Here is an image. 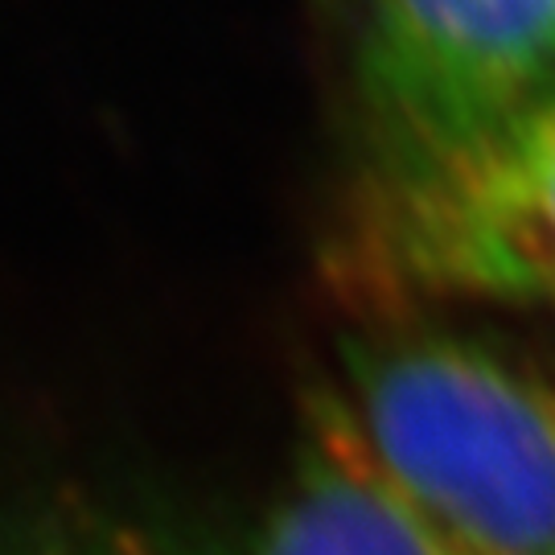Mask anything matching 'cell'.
<instances>
[{"mask_svg":"<svg viewBox=\"0 0 555 555\" xmlns=\"http://www.w3.org/2000/svg\"><path fill=\"white\" fill-rule=\"evenodd\" d=\"M387 477L469 555H555V378L486 341H354L334 387Z\"/></svg>","mask_w":555,"mask_h":555,"instance_id":"obj_1","label":"cell"},{"mask_svg":"<svg viewBox=\"0 0 555 555\" xmlns=\"http://www.w3.org/2000/svg\"><path fill=\"white\" fill-rule=\"evenodd\" d=\"M341 276L387 309L555 300V79L461 137L375 157Z\"/></svg>","mask_w":555,"mask_h":555,"instance_id":"obj_2","label":"cell"},{"mask_svg":"<svg viewBox=\"0 0 555 555\" xmlns=\"http://www.w3.org/2000/svg\"><path fill=\"white\" fill-rule=\"evenodd\" d=\"M555 79V0H375L358 82L375 157L453 140Z\"/></svg>","mask_w":555,"mask_h":555,"instance_id":"obj_3","label":"cell"},{"mask_svg":"<svg viewBox=\"0 0 555 555\" xmlns=\"http://www.w3.org/2000/svg\"><path fill=\"white\" fill-rule=\"evenodd\" d=\"M256 555H469L378 465L325 387L309 403L297 465L263 518Z\"/></svg>","mask_w":555,"mask_h":555,"instance_id":"obj_4","label":"cell"},{"mask_svg":"<svg viewBox=\"0 0 555 555\" xmlns=\"http://www.w3.org/2000/svg\"><path fill=\"white\" fill-rule=\"evenodd\" d=\"M41 555H157L149 543L137 539H107V543H91V547H62V552H41Z\"/></svg>","mask_w":555,"mask_h":555,"instance_id":"obj_5","label":"cell"}]
</instances>
